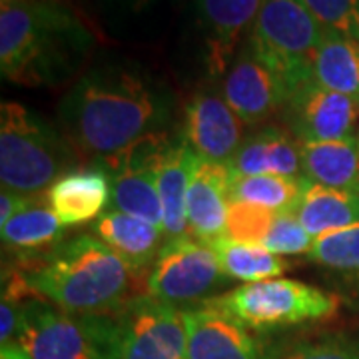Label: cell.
Returning <instances> with one entry per match:
<instances>
[{
	"label": "cell",
	"mask_w": 359,
	"mask_h": 359,
	"mask_svg": "<svg viewBox=\"0 0 359 359\" xmlns=\"http://www.w3.org/2000/svg\"><path fill=\"white\" fill-rule=\"evenodd\" d=\"M174 100L154 78L128 65H96L82 72L58 104L62 134L82 160L120 154L166 132Z\"/></svg>",
	"instance_id": "6da1fadb"
},
{
	"label": "cell",
	"mask_w": 359,
	"mask_h": 359,
	"mask_svg": "<svg viewBox=\"0 0 359 359\" xmlns=\"http://www.w3.org/2000/svg\"><path fill=\"white\" fill-rule=\"evenodd\" d=\"M94 32L65 0L0 2V70L20 86H58L80 74Z\"/></svg>",
	"instance_id": "7a4b0ae2"
},
{
	"label": "cell",
	"mask_w": 359,
	"mask_h": 359,
	"mask_svg": "<svg viewBox=\"0 0 359 359\" xmlns=\"http://www.w3.org/2000/svg\"><path fill=\"white\" fill-rule=\"evenodd\" d=\"M16 271L34 299L72 313L116 311L134 290V271L126 262L88 233L28 256Z\"/></svg>",
	"instance_id": "3957f363"
},
{
	"label": "cell",
	"mask_w": 359,
	"mask_h": 359,
	"mask_svg": "<svg viewBox=\"0 0 359 359\" xmlns=\"http://www.w3.org/2000/svg\"><path fill=\"white\" fill-rule=\"evenodd\" d=\"M16 344L32 359H120L118 309L72 313L44 299H28L20 308Z\"/></svg>",
	"instance_id": "277c9868"
},
{
	"label": "cell",
	"mask_w": 359,
	"mask_h": 359,
	"mask_svg": "<svg viewBox=\"0 0 359 359\" xmlns=\"http://www.w3.org/2000/svg\"><path fill=\"white\" fill-rule=\"evenodd\" d=\"M78 156L65 134L18 102L0 106V180L16 194H36L65 174Z\"/></svg>",
	"instance_id": "5b68a950"
},
{
	"label": "cell",
	"mask_w": 359,
	"mask_h": 359,
	"mask_svg": "<svg viewBox=\"0 0 359 359\" xmlns=\"http://www.w3.org/2000/svg\"><path fill=\"white\" fill-rule=\"evenodd\" d=\"M323 34L325 28L304 0H264L248 44L280 78L290 100L313 82V56Z\"/></svg>",
	"instance_id": "8992f818"
},
{
	"label": "cell",
	"mask_w": 359,
	"mask_h": 359,
	"mask_svg": "<svg viewBox=\"0 0 359 359\" xmlns=\"http://www.w3.org/2000/svg\"><path fill=\"white\" fill-rule=\"evenodd\" d=\"M208 302L226 309L245 327L256 332L330 320L339 309V297L335 294L287 278L244 283Z\"/></svg>",
	"instance_id": "52a82bcc"
},
{
	"label": "cell",
	"mask_w": 359,
	"mask_h": 359,
	"mask_svg": "<svg viewBox=\"0 0 359 359\" xmlns=\"http://www.w3.org/2000/svg\"><path fill=\"white\" fill-rule=\"evenodd\" d=\"M174 136L168 130L158 132L104 160L102 166L112 182V205L116 212H124L162 228L164 212L158 192V168Z\"/></svg>",
	"instance_id": "ba28073f"
},
{
	"label": "cell",
	"mask_w": 359,
	"mask_h": 359,
	"mask_svg": "<svg viewBox=\"0 0 359 359\" xmlns=\"http://www.w3.org/2000/svg\"><path fill=\"white\" fill-rule=\"evenodd\" d=\"M224 271L214 250L192 236L162 245L146 278V295L170 306L194 304L210 294Z\"/></svg>",
	"instance_id": "9c48e42d"
},
{
	"label": "cell",
	"mask_w": 359,
	"mask_h": 359,
	"mask_svg": "<svg viewBox=\"0 0 359 359\" xmlns=\"http://www.w3.org/2000/svg\"><path fill=\"white\" fill-rule=\"evenodd\" d=\"M120 359H188L184 311L150 295L132 297L118 309Z\"/></svg>",
	"instance_id": "30bf717a"
},
{
	"label": "cell",
	"mask_w": 359,
	"mask_h": 359,
	"mask_svg": "<svg viewBox=\"0 0 359 359\" xmlns=\"http://www.w3.org/2000/svg\"><path fill=\"white\" fill-rule=\"evenodd\" d=\"M244 122L214 90L196 92L184 110V138L205 162L228 164L242 146Z\"/></svg>",
	"instance_id": "8fae6325"
},
{
	"label": "cell",
	"mask_w": 359,
	"mask_h": 359,
	"mask_svg": "<svg viewBox=\"0 0 359 359\" xmlns=\"http://www.w3.org/2000/svg\"><path fill=\"white\" fill-rule=\"evenodd\" d=\"M290 128L302 142H332L351 136L359 100L309 82L285 102Z\"/></svg>",
	"instance_id": "7c38bea8"
},
{
	"label": "cell",
	"mask_w": 359,
	"mask_h": 359,
	"mask_svg": "<svg viewBox=\"0 0 359 359\" xmlns=\"http://www.w3.org/2000/svg\"><path fill=\"white\" fill-rule=\"evenodd\" d=\"M222 94L245 126L264 124L287 102L280 78L257 58L248 42L226 72Z\"/></svg>",
	"instance_id": "4fadbf2b"
},
{
	"label": "cell",
	"mask_w": 359,
	"mask_h": 359,
	"mask_svg": "<svg viewBox=\"0 0 359 359\" xmlns=\"http://www.w3.org/2000/svg\"><path fill=\"white\" fill-rule=\"evenodd\" d=\"M188 359H262V347L240 320L205 299L184 309Z\"/></svg>",
	"instance_id": "5bb4252c"
},
{
	"label": "cell",
	"mask_w": 359,
	"mask_h": 359,
	"mask_svg": "<svg viewBox=\"0 0 359 359\" xmlns=\"http://www.w3.org/2000/svg\"><path fill=\"white\" fill-rule=\"evenodd\" d=\"M262 4L264 0H196L212 74L222 76L230 70L236 48L245 30L256 25Z\"/></svg>",
	"instance_id": "9a60e30c"
},
{
	"label": "cell",
	"mask_w": 359,
	"mask_h": 359,
	"mask_svg": "<svg viewBox=\"0 0 359 359\" xmlns=\"http://www.w3.org/2000/svg\"><path fill=\"white\" fill-rule=\"evenodd\" d=\"M46 202L66 228L84 226L112 202V182L106 170H70L48 186Z\"/></svg>",
	"instance_id": "2e32d148"
},
{
	"label": "cell",
	"mask_w": 359,
	"mask_h": 359,
	"mask_svg": "<svg viewBox=\"0 0 359 359\" xmlns=\"http://www.w3.org/2000/svg\"><path fill=\"white\" fill-rule=\"evenodd\" d=\"M231 176L226 164L202 160L188 190V236L210 244L226 236Z\"/></svg>",
	"instance_id": "e0dca14e"
},
{
	"label": "cell",
	"mask_w": 359,
	"mask_h": 359,
	"mask_svg": "<svg viewBox=\"0 0 359 359\" xmlns=\"http://www.w3.org/2000/svg\"><path fill=\"white\" fill-rule=\"evenodd\" d=\"M226 166L231 180L264 174L297 178L302 174V144L283 130L266 126L248 136Z\"/></svg>",
	"instance_id": "ac0fdd59"
},
{
	"label": "cell",
	"mask_w": 359,
	"mask_h": 359,
	"mask_svg": "<svg viewBox=\"0 0 359 359\" xmlns=\"http://www.w3.org/2000/svg\"><path fill=\"white\" fill-rule=\"evenodd\" d=\"M202 158L188 140L174 136L158 168V192L164 212V233L170 240L188 236V190Z\"/></svg>",
	"instance_id": "d6986e66"
},
{
	"label": "cell",
	"mask_w": 359,
	"mask_h": 359,
	"mask_svg": "<svg viewBox=\"0 0 359 359\" xmlns=\"http://www.w3.org/2000/svg\"><path fill=\"white\" fill-rule=\"evenodd\" d=\"M94 233L108 245L114 254L126 262L134 273L154 264L158 252L162 250L164 230L150 222L128 216L124 212H104L94 222Z\"/></svg>",
	"instance_id": "ffe728a7"
},
{
	"label": "cell",
	"mask_w": 359,
	"mask_h": 359,
	"mask_svg": "<svg viewBox=\"0 0 359 359\" xmlns=\"http://www.w3.org/2000/svg\"><path fill=\"white\" fill-rule=\"evenodd\" d=\"M295 216L313 238L325 231L358 226L359 190L327 188L304 178V190L295 208Z\"/></svg>",
	"instance_id": "44dd1931"
},
{
	"label": "cell",
	"mask_w": 359,
	"mask_h": 359,
	"mask_svg": "<svg viewBox=\"0 0 359 359\" xmlns=\"http://www.w3.org/2000/svg\"><path fill=\"white\" fill-rule=\"evenodd\" d=\"M302 174L320 186L359 190L358 140L302 142Z\"/></svg>",
	"instance_id": "7402d4cb"
},
{
	"label": "cell",
	"mask_w": 359,
	"mask_h": 359,
	"mask_svg": "<svg viewBox=\"0 0 359 359\" xmlns=\"http://www.w3.org/2000/svg\"><path fill=\"white\" fill-rule=\"evenodd\" d=\"M313 82L359 100V40L325 30L313 56Z\"/></svg>",
	"instance_id": "603a6c76"
},
{
	"label": "cell",
	"mask_w": 359,
	"mask_h": 359,
	"mask_svg": "<svg viewBox=\"0 0 359 359\" xmlns=\"http://www.w3.org/2000/svg\"><path fill=\"white\" fill-rule=\"evenodd\" d=\"M208 245L218 257L224 276L240 282L254 283L280 278L290 269V264L283 257L271 254L259 244H244L228 236H222Z\"/></svg>",
	"instance_id": "cb8c5ba5"
},
{
	"label": "cell",
	"mask_w": 359,
	"mask_h": 359,
	"mask_svg": "<svg viewBox=\"0 0 359 359\" xmlns=\"http://www.w3.org/2000/svg\"><path fill=\"white\" fill-rule=\"evenodd\" d=\"M65 228V224L50 208L32 204L14 216L8 224L0 226V231L4 245L36 254L58 244L62 240Z\"/></svg>",
	"instance_id": "d4e9b609"
},
{
	"label": "cell",
	"mask_w": 359,
	"mask_h": 359,
	"mask_svg": "<svg viewBox=\"0 0 359 359\" xmlns=\"http://www.w3.org/2000/svg\"><path fill=\"white\" fill-rule=\"evenodd\" d=\"M304 190V178H285V176H248L231 180V202H245L278 212H294Z\"/></svg>",
	"instance_id": "484cf974"
},
{
	"label": "cell",
	"mask_w": 359,
	"mask_h": 359,
	"mask_svg": "<svg viewBox=\"0 0 359 359\" xmlns=\"http://www.w3.org/2000/svg\"><path fill=\"white\" fill-rule=\"evenodd\" d=\"M309 259L344 276L359 278V224L318 236L311 245Z\"/></svg>",
	"instance_id": "4316f807"
},
{
	"label": "cell",
	"mask_w": 359,
	"mask_h": 359,
	"mask_svg": "<svg viewBox=\"0 0 359 359\" xmlns=\"http://www.w3.org/2000/svg\"><path fill=\"white\" fill-rule=\"evenodd\" d=\"M313 240L294 212H278L262 245L276 256H297L309 254Z\"/></svg>",
	"instance_id": "83f0119b"
},
{
	"label": "cell",
	"mask_w": 359,
	"mask_h": 359,
	"mask_svg": "<svg viewBox=\"0 0 359 359\" xmlns=\"http://www.w3.org/2000/svg\"><path fill=\"white\" fill-rule=\"evenodd\" d=\"M273 212L245 204V202H230L228 219H226V236L244 242V244H259L264 242L269 226L273 222Z\"/></svg>",
	"instance_id": "f1b7e54d"
},
{
	"label": "cell",
	"mask_w": 359,
	"mask_h": 359,
	"mask_svg": "<svg viewBox=\"0 0 359 359\" xmlns=\"http://www.w3.org/2000/svg\"><path fill=\"white\" fill-rule=\"evenodd\" d=\"M280 359H359V337L347 334L321 335L318 339L299 341Z\"/></svg>",
	"instance_id": "f546056e"
},
{
	"label": "cell",
	"mask_w": 359,
	"mask_h": 359,
	"mask_svg": "<svg viewBox=\"0 0 359 359\" xmlns=\"http://www.w3.org/2000/svg\"><path fill=\"white\" fill-rule=\"evenodd\" d=\"M325 30L359 39V0H304Z\"/></svg>",
	"instance_id": "4dcf8cb0"
},
{
	"label": "cell",
	"mask_w": 359,
	"mask_h": 359,
	"mask_svg": "<svg viewBox=\"0 0 359 359\" xmlns=\"http://www.w3.org/2000/svg\"><path fill=\"white\" fill-rule=\"evenodd\" d=\"M20 308H22V304L8 299V297H2V304H0V341H2V346L16 341L18 325H20Z\"/></svg>",
	"instance_id": "1f68e13d"
},
{
	"label": "cell",
	"mask_w": 359,
	"mask_h": 359,
	"mask_svg": "<svg viewBox=\"0 0 359 359\" xmlns=\"http://www.w3.org/2000/svg\"><path fill=\"white\" fill-rule=\"evenodd\" d=\"M34 204L32 198H26L22 194L11 192L2 188V196H0V226L8 224L14 216H18L20 212H25L26 208Z\"/></svg>",
	"instance_id": "d6a6232c"
},
{
	"label": "cell",
	"mask_w": 359,
	"mask_h": 359,
	"mask_svg": "<svg viewBox=\"0 0 359 359\" xmlns=\"http://www.w3.org/2000/svg\"><path fill=\"white\" fill-rule=\"evenodd\" d=\"M104 8L116 14H138L144 11L152 0H98Z\"/></svg>",
	"instance_id": "836d02e7"
},
{
	"label": "cell",
	"mask_w": 359,
	"mask_h": 359,
	"mask_svg": "<svg viewBox=\"0 0 359 359\" xmlns=\"http://www.w3.org/2000/svg\"><path fill=\"white\" fill-rule=\"evenodd\" d=\"M0 359H32L16 341L4 344L0 349Z\"/></svg>",
	"instance_id": "e575fe53"
},
{
	"label": "cell",
	"mask_w": 359,
	"mask_h": 359,
	"mask_svg": "<svg viewBox=\"0 0 359 359\" xmlns=\"http://www.w3.org/2000/svg\"><path fill=\"white\" fill-rule=\"evenodd\" d=\"M358 150H359V136H358Z\"/></svg>",
	"instance_id": "d590c367"
},
{
	"label": "cell",
	"mask_w": 359,
	"mask_h": 359,
	"mask_svg": "<svg viewBox=\"0 0 359 359\" xmlns=\"http://www.w3.org/2000/svg\"><path fill=\"white\" fill-rule=\"evenodd\" d=\"M65 2H66V0H65Z\"/></svg>",
	"instance_id": "8d00e7d4"
},
{
	"label": "cell",
	"mask_w": 359,
	"mask_h": 359,
	"mask_svg": "<svg viewBox=\"0 0 359 359\" xmlns=\"http://www.w3.org/2000/svg\"><path fill=\"white\" fill-rule=\"evenodd\" d=\"M358 40H359V39H358Z\"/></svg>",
	"instance_id": "74e56055"
}]
</instances>
